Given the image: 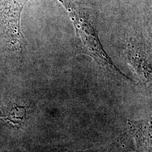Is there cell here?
I'll list each match as a JSON object with an SVG mask.
<instances>
[{"instance_id":"obj_4","label":"cell","mask_w":152,"mask_h":152,"mask_svg":"<svg viewBox=\"0 0 152 152\" xmlns=\"http://www.w3.org/2000/svg\"><path fill=\"white\" fill-rule=\"evenodd\" d=\"M135 151L133 139L127 132L120 135L105 152H129Z\"/></svg>"},{"instance_id":"obj_2","label":"cell","mask_w":152,"mask_h":152,"mask_svg":"<svg viewBox=\"0 0 152 152\" xmlns=\"http://www.w3.org/2000/svg\"><path fill=\"white\" fill-rule=\"evenodd\" d=\"M80 27L79 31L81 33L82 40L88 53L110 71L120 76L126 77L117 68L104 50L98 35L91 25L85 20H81Z\"/></svg>"},{"instance_id":"obj_3","label":"cell","mask_w":152,"mask_h":152,"mask_svg":"<svg viewBox=\"0 0 152 152\" xmlns=\"http://www.w3.org/2000/svg\"><path fill=\"white\" fill-rule=\"evenodd\" d=\"M128 132L137 152H152V114L142 120H128Z\"/></svg>"},{"instance_id":"obj_1","label":"cell","mask_w":152,"mask_h":152,"mask_svg":"<svg viewBox=\"0 0 152 152\" xmlns=\"http://www.w3.org/2000/svg\"><path fill=\"white\" fill-rule=\"evenodd\" d=\"M23 5L17 0H4L1 14L6 36L16 51H20L24 37L20 28V15Z\"/></svg>"},{"instance_id":"obj_5","label":"cell","mask_w":152,"mask_h":152,"mask_svg":"<svg viewBox=\"0 0 152 152\" xmlns=\"http://www.w3.org/2000/svg\"><path fill=\"white\" fill-rule=\"evenodd\" d=\"M26 110L24 107L17 105L9 107L0 113V118L9 120L13 124H19L24 120L26 116Z\"/></svg>"}]
</instances>
